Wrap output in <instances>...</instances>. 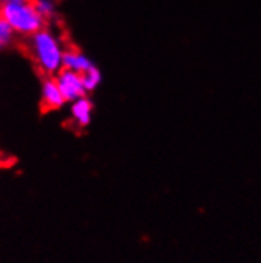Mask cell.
Listing matches in <instances>:
<instances>
[{"label": "cell", "instance_id": "3957f363", "mask_svg": "<svg viewBox=\"0 0 261 263\" xmlns=\"http://www.w3.org/2000/svg\"><path fill=\"white\" fill-rule=\"evenodd\" d=\"M54 78H55V81H57L61 92L65 97L67 103H73L78 99L87 96V90H86L84 81H83V74H79L76 71H71V70H67V68H62Z\"/></svg>", "mask_w": 261, "mask_h": 263}, {"label": "cell", "instance_id": "277c9868", "mask_svg": "<svg viewBox=\"0 0 261 263\" xmlns=\"http://www.w3.org/2000/svg\"><path fill=\"white\" fill-rule=\"evenodd\" d=\"M40 103H42L43 111L61 109L67 103L54 77H42V102Z\"/></svg>", "mask_w": 261, "mask_h": 263}, {"label": "cell", "instance_id": "9c48e42d", "mask_svg": "<svg viewBox=\"0 0 261 263\" xmlns=\"http://www.w3.org/2000/svg\"><path fill=\"white\" fill-rule=\"evenodd\" d=\"M16 39H17V35L10 27V24L4 20V17H0V51H4V49L10 48L11 45H14Z\"/></svg>", "mask_w": 261, "mask_h": 263}, {"label": "cell", "instance_id": "ba28073f", "mask_svg": "<svg viewBox=\"0 0 261 263\" xmlns=\"http://www.w3.org/2000/svg\"><path fill=\"white\" fill-rule=\"evenodd\" d=\"M102 80H103L102 71H100V68L97 65H94L90 70H87L83 74V81H84V87H86L87 93L94 92L102 84Z\"/></svg>", "mask_w": 261, "mask_h": 263}, {"label": "cell", "instance_id": "7a4b0ae2", "mask_svg": "<svg viewBox=\"0 0 261 263\" xmlns=\"http://www.w3.org/2000/svg\"><path fill=\"white\" fill-rule=\"evenodd\" d=\"M0 17H4L17 35V39L21 40L29 39L33 33L49 26L35 10L32 0L0 4Z\"/></svg>", "mask_w": 261, "mask_h": 263}, {"label": "cell", "instance_id": "52a82bcc", "mask_svg": "<svg viewBox=\"0 0 261 263\" xmlns=\"http://www.w3.org/2000/svg\"><path fill=\"white\" fill-rule=\"evenodd\" d=\"M32 4L48 24L55 21L59 14V0H32Z\"/></svg>", "mask_w": 261, "mask_h": 263}, {"label": "cell", "instance_id": "8992f818", "mask_svg": "<svg viewBox=\"0 0 261 263\" xmlns=\"http://www.w3.org/2000/svg\"><path fill=\"white\" fill-rule=\"evenodd\" d=\"M95 64L92 62L84 52H81L76 48H67L64 55V68L76 71L79 74H84L87 70H90Z\"/></svg>", "mask_w": 261, "mask_h": 263}, {"label": "cell", "instance_id": "30bf717a", "mask_svg": "<svg viewBox=\"0 0 261 263\" xmlns=\"http://www.w3.org/2000/svg\"><path fill=\"white\" fill-rule=\"evenodd\" d=\"M7 2H27V0H0V4H7Z\"/></svg>", "mask_w": 261, "mask_h": 263}, {"label": "cell", "instance_id": "5b68a950", "mask_svg": "<svg viewBox=\"0 0 261 263\" xmlns=\"http://www.w3.org/2000/svg\"><path fill=\"white\" fill-rule=\"evenodd\" d=\"M92 116H94V103H92V100L87 96L71 103L70 118L76 127L86 128L92 122Z\"/></svg>", "mask_w": 261, "mask_h": 263}, {"label": "cell", "instance_id": "6da1fadb", "mask_svg": "<svg viewBox=\"0 0 261 263\" xmlns=\"http://www.w3.org/2000/svg\"><path fill=\"white\" fill-rule=\"evenodd\" d=\"M24 42V51L42 77H55L64 68L65 45L49 26L33 33Z\"/></svg>", "mask_w": 261, "mask_h": 263}]
</instances>
